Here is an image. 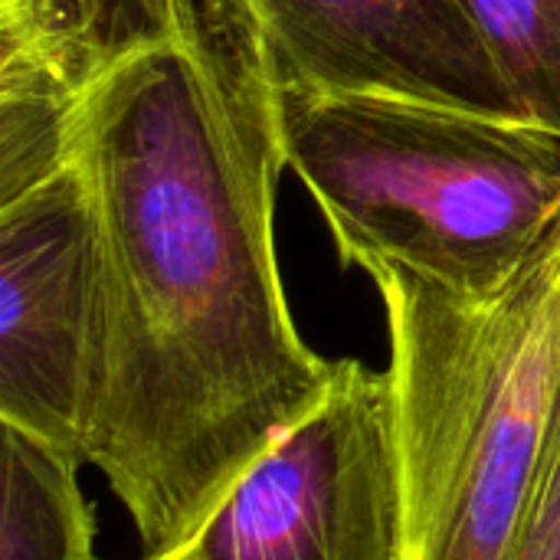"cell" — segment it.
Wrapping results in <instances>:
<instances>
[{"instance_id":"9","label":"cell","mask_w":560,"mask_h":560,"mask_svg":"<svg viewBox=\"0 0 560 560\" xmlns=\"http://www.w3.org/2000/svg\"><path fill=\"white\" fill-rule=\"evenodd\" d=\"M522 112L560 131V0H469Z\"/></svg>"},{"instance_id":"1","label":"cell","mask_w":560,"mask_h":560,"mask_svg":"<svg viewBox=\"0 0 560 560\" xmlns=\"http://www.w3.org/2000/svg\"><path fill=\"white\" fill-rule=\"evenodd\" d=\"M79 92L72 164L105 246L89 466L144 555L187 548L328 394L276 253L279 82L240 0H30Z\"/></svg>"},{"instance_id":"4","label":"cell","mask_w":560,"mask_h":560,"mask_svg":"<svg viewBox=\"0 0 560 560\" xmlns=\"http://www.w3.org/2000/svg\"><path fill=\"white\" fill-rule=\"evenodd\" d=\"M187 548L200 560H404L387 368L341 358L318 407L249 466Z\"/></svg>"},{"instance_id":"7","label":"cell","mask_w":560,"mask_h":560,"mask_svg":"<svg viewBox=\"0 0 560 560\" xmlns=\"http://www.w3.org/2000/svg\"><path fill=\"white\" fill-rule=\"evenodd\" d=\"M75 72L26 16H0V203L72 164Z\"/></svg>"},{"instance_id":"2","label":"cell","mask_w":560,"mask_h":560,"mask_svg":"<svg viewBox=\"0 0 560 560\" xmlns=\"http://www.w3.org/2000/svg\"><path fill=\"white\" fill-rule=\"evenodd\" d=\"M289 171L345 266L499 299L560 230V131L466 105L279 89Z\"/></svg>"},{"instance_id":"12","label":"cell","mask_w":560,"mask_h":560,"mask_svg":"<svg viewBox=\"0 0 560 560\" xmlns=\"http://www.w3.org/2000/svg\"><path fill=\"white\" fill-rule=\"evenodd\" d=\"M13 3H23V0H0V7H13Z\"/></svg>"},{"instance_id":"3","label":"cell","mask_w":560,"mask_h":560,"mask_svg":"<svg viewBox=\"0 0 560 560\" xmlns=\"http://www.w3.org/2000/svg\"><path fill=\"white\" fill-rule=\"evenodd\" d=\"M387 315L404 560H525L560 361V230L489 302L371 276Z\"/></svg>"},{"instance_id":"10","label":"cell","mask_w":560,"mask_h":560,"mask_svg":"<svg viewBox=\"0 0 560 560\" xmlns=\"http://www.w3.org/2000/svg\"><path fill=\"white\" fill-rule=\"evenodd\" d=\"M525 560H560V361L548 420V450H545V479L528 532Z\"/></svg>"},{"instance_id":"5","label":"cell","mask_w":560,"mask_h":560,"mask_svg":"<svg viewBox=\"0 0 560 560\" xmlns=\"http://www.w3.org/2000/svg\"><path fill=\"white\" fill-rule=\"evenodd\" d=\"M105 246L75 164L0 203V423L89 466Z\"/></svg>"},{"instance_id":"6","label":"cell","mask_w":560,"mask_h":560,"mask_svg":"<svg viewBox=\"0 0 560 560\" xmlns=\"http://www.w3.org/2000/svg\"><path fill=\"white\" fill-rule=\"evenodd\" d=\"M279 89L374 92L528 118L469 0H240Z\"/></svg>"},{"instance_id":"8","label":"cell","mask_w":560,"mask_h":560,"mask_svg":"<svg viewBox=\"0 0 560 560\" xmlns=\"http://www.w3.org/2000/svg\"><path fill=\"white\" fill-rule=\"evenodd\" d=\"M82 463L3 427L0 560H102Z\"/></svg>"},{"instance_id":"11","label":"cell","mask_w":560,"mask_h":560,"mask_svg":"<svg viewBox=\"0 0 560 560\" xmlns=\"http://www.w3.org/2000/svg\"><path fill=\"white\" fill-rule=\"evenodd\" d=\"M138 560H200L190 548H180V551H174V555H141Z\"/></svg>"}]
</instances>
